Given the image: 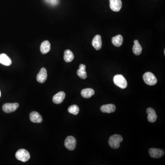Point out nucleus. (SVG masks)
Instances as JSON below:
<instances>
[{"mask_svg": "<svg viewBox=\"0 0 165 165\" xmlns=\"http://www.w3.org/2000/svg\"><path fill=\"white\" fill-rule=\"evenodd\" d=\"M123 141L122 136L119 135H113L109 138V144L112 148L117 149L120 147V143Z\"/></svg>", "mask_w": 165, "mask_h": 165, "instance_id": "f257e3e1", "label": "nucleus"}, {"mask_svg": "<svg viewBox=\"0 0 165 165\" xmlns=\"http://www.w3.org/2000/svg\"><path fill=\"white\" fill-rule=\"evenodd\" d=\"M144 81L148 85L152 86L156 84L157 78L153 73L150 72L145 73L143 76Z\"/></svg>", "mask_w": 165, "mask_h": 165, "instance_id": "f03ea898", "label": "nucleus"}, {"mask_svg": "<svg viewBox=\"0 0 165 165\" xmlns=\"http://www.w3.org/2000/svg\"><path fill=\"white\" fill-rule=\"evenodd\" d=\"M16 158L18 160L22 162H26L30 160V158L29 152L25 149H19L15 154Z\"/></svg>", "mask_w": 165, "mask_h": 165, "instance_id": "7ed1b4c3", "label": "nucleus"}, {"mask_svg": "<svg viewBox=\"0 0 165 165\" xmlns=\"http://www.w3.org/2000/svg\"><path fill=\"white\" fill-rule=\"evenodd\" d=\"M114 83L118 87L124 89L127 87V81L123 75L118 74L114 76L113 78Z\"/></svg>", "mask_w": 165, "mask_h": 165, "instance_id": "20e7f679", "label": "nucleus"}, {"mask_svg": "<svg viewBox=\"0 0 165 165\" xmlns=\"http://www.w3.org/2000/svg\"><path fill=\"white\" fill-rule=\"evenodd\" d=\"M76 144L77 141L76 138L71 136L67 137L65 141L64 144L66 148L70 150H73L75 149Z\"/></svg>", "mask_w": 165, "mask_h": 165, "instance_id": "39448f33", "label": "nucleus"}, {"mask_svg": "<svg viewBox=\"0 0 165 165\" xmlns=\"http://www.w3.org/2000/svg\"><path fill=\"white\" fill-rule=\"evenodd\" d=\"M18 107L19 104L18 103H6L2 107V110L5 112L9 113L16 111Z\"/></svg>", "mask_w": 165, "mask_h": 165, "instance_id": "423d86ee", "label": "nucleus"}, {"mask_svg": "<svg viewBox=\"0 0 165 165\" xmlns=\"http://www.w3.org/2000/svg\"><path fill=\"white\" fill-rule=\"evenodd\" d=\"M149 152L150 156L153 158H161L165 154V151L160 149L150 148Z\"/></svg>", "mask_w": 165, "mask_h": 165, "instance_id": "0eeeda50", "label": "nucleus"}, {"mask_svg": "<svg viewBox=\"0 0 165 165\" xmlns=\"http://www.w3.org/2000/svg\"><path fill=\"white\" fill-rule=\"evenodd\" d=\"M110 8L114 12H119L122 8L121 0H110Z\"/></svg>", "mask_w": 165, "mask_h": 165, "instance_id": "6e6552de", "label": "nucleus"}, {"mask_svg": "<svg viewBox=\"0 0 165 165\" xmlns=\"http://www.w3.org/2000/svg\"><path fill=\"white\" fill-rule=\"evenodd\" d=\"M47 78V69L43 67L41 69L39 73L37 74L36 79L38 82L40 83H44L46 82Z\"/></svg>", "mask_w": 165, "mask_h": 165, "instance_id": "1a4fd4ad", "label": "nucleus"}, {"mask_svg": "<svg viewBox=\"0 0 165 165\" xmlns=\"http://www.w3.org/2000/svg\"><path fill=\"white\" fill-rule=\"evenodd\" d=\"M65 93L63 91H61L55 94L53 97V101L54 103L59 104L63 102V100L65 98Z\"/></svg>", "mask_w": 165, "mask_h": 165, "instance_id": "9d476101", "label": "nucleus"}, {"mask_svg": "<svg viewBox=\"0 0 165 165\" xmlns=\"http://www.w3.org/2000/svg\"><path fill=\"white\" fill-rule=\"evenodd\" d=\"M92 46L96 50H99L102 47V40L101 36L99 35L95 36L92 41Z\"/></svg>", "mask_w": 165, "mask_h": 165, "instance_id": "9b49d317", "label": "nucleus"}, {"mask_svg": "<svg viewBox=\"0 0 165 165\" xmlns=\"http://www.w3.org/2000/svg\"><path fill=\"white\" fill-rule=\"evenodd\" d=\"M30 117L31 121L33 123H41L42 122V118L38 112H32L30 114Z\"/></svg>", "mask_w": 165, "mask_h": 165, "instance_id": "f8f14e48", "label": "nucleus"}, {"mask_svg": "<svg viewBox=\"0 0 165 165\" xmlns=\"http://www.w3.org/2000/svg\"><path fill=\"white\" fill-rule=\"evenodd\" d=\"M147 113L148 120L150 123H154L157 119V115L155 111L152 108H148L147 109Z\"/></svg>", "mask_w": 165, "mask_h": 165, "instance_id": "ddd939ff", "label": "nucleus"}, {"mask_svg": "<svg viewBox=\"0 0 165 165\" xmlns=\"http://www.w3.org/2000/svg\"><path fill=\"white\" fill-rule=\"evenodd\" d=\"M116 108L113 104H106L101 107V110L102 112L111 113L113 112L116 110Z\"/></svg>", "mask_w": 165, "mask_h": 165, "instance_id": "4468645a", "label": "nucleus"}, {"mask_svg": "<svg viewBox=\"0 0 165 165\" xmlns=\"http://www.w3.org/2000/svg\"><path fill=\"white\" fill-rule=\"evenodd\" d=\"M12 61L9 56L5 54H0V63L6 66H9L12 64Z\"/></svg>", "mask_w": 165, "mask_h": 165, "instance_id": "2eb2a0df", "label": "nucleus"}, {"mask_svg": "<svg viewBox=\"0 0 165 165\" xmlns=\"http://www.w3.org/2000/svg\"><path fill=\"white\" fill-rule=\"evenodd\" d=\"M50 44L48 41H45L42 43L41 45V52L43 54H46L50 52Z\"/></svg>", "mask_w": 165, "mask_h": 165, "instance_id": "dca6fc26", "label": "nucleus"}, {"mask_svg": "<svg viewBox=\"0 0 165 165\" xmlns=\"http://www.w3.org/2000/svg\"><path fill=\"white\" fill-rule=\"evenodd\" d=\"M86 66L83 64H81L79 65V68L77 70V75L80 78L84 79L87 77V73L86 70Z\"/></svg>", "mask_w": 165, "mask_h": 165, "instance_id": "f3484780", "label": "nucleus"}, {"mask_svg": "<svg viewBox=\"0 0 165 165\" xmlns=\"http://www.w3.org/2000/svg\"><path fill=\"white\" fill-rule=\"evenodd\" d=\"M81 94L82 97L84 98H90L95 94V91L91 88H87L81 91Z\"/></svg>", "mask_w": 165, "mask_h": 165, "instance_id": "a211bd4d", "label": "nucleus"}, {"mask_svg": "<svg viewBox=\"0 0 165 165\" xmlns=\"http://www.w3.org/2000/svg\"><path fill=\"white\" fill-rule=\"evenodd\" d=\"M132 51L133 53L136 55H139L141 53L142 47L138 40H135L134 41V45L132 48Z\"/></svg>", "mask_w": 165, "mask_h": 165, "instance_id": "6ab92c4d", "label": "nucleus"}, {"mask_svg": "<svg viewBox=\"0 0 165 165\" xmlns=\"http://www.w3.org/2000/svg\"><path fill=\"white\" fill-rule=\"evenodd\" d=\"M123 41L124 39L123 36L120 35L113 37L112 39V43L113 45L117 47H120L122 46Z\"/></svg>", "mask_w": 165, "mask_h": 165, "instance_id": "aec40b11", "label": "nucleus"}, {"mask_svg": "<svg viewBox=\"0 0 165 165\" xmlns=\"http://www.w3.org/2000/svg\"><path fill=\"white\" fill-rule=\"evenodd\" d=\"M73 53L70 50H66L64 53V60L67 62H70L74 59Z\"/></svg>", "mask_w": 165, "mask_h": 165, "instance_id": "412c9836", "label": "nucleus"}, {"mask_svg": "<svg viewBox=\"0 0 165 165\" xmlns=\"http://www.w3.org/2000/svg\"><path fill=\"white\" fill-rule=\"evenodd\" d=\"M67 110L70 113L72 114L73 115H77L79 113V107L76 105H72L68 107Z\"/></svg>", "mask_w": 165, "mask_h": 165, "instance_id": "4be33fe9", "label": "nucleus"}, {"mask_svg": "<svg viewBox=\"0 0 165 165\" xmlns=\"http://www.w3.org/2000/svg\"><path fill=\"white\" fill-rule=\"evenodd\" d=\"M45 2L51 6H55L59 2V0H44Z\"/></svg>", "mask_w": 165, "mask_h": 165, "instance_id": "5701e85b", "label": "nucleus"}, {"mask_svg": "<svg viewBox=\"0 0 165 165\" xmlns=\"http://www.w3.org/2000/svg\"><path fill=\"white\" fill-rule=\"evenodd\" d=\"M1 91H0V97H1Z\"/></svg>", "mask_w": 165, "mask_h": 165, "instance_id": "b1692460", "label": "nucleus"}]
</instances>
